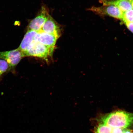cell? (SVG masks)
Returning a JSON list of instances; mask_svg holds the SVG:
<instances>
[{"mask_svg":"<svg viewBox=\"0 0 133 133\" xmlns=\"http://www.w3.org/2000/svg\"><path fill=\"white\" fill-rule=\"evenodd\" d=\"M97 121L112 128L126 129L133 124V114L118 111L106 115Z\"/></svg>","mask_w":133,"mask_h":133,"instance_id":"6da1fadb","label":"cell"},{"mask_svg":"<svg viewBox=\"0 0 133 133\" xmlns=\"http://www.w3.org/2000/svg\"><path fill=\"white\" fill-rule=\"evenodd\" d=\"M54 50L37 42L30 46L27 51L22 52L24 57L32 56L46 59L52 54Z\"/></svg>","mask_w":133,"mask_h":133,"instance_id":"7a4b0ae2","label":"cell"},{"mask_svg":"<svg viewBox=\"0 0 133 133\" xmlns=\"http://www.w3.org/2000/svg\"><path fill=\"white\" fill-rule=\"evenodd\" d=\"M24 57L22 51L18 48L12 50L0 52V59L4 60L8 63L9 69L15 66Z\"/></svg>","mask_w":133,"mask_h":133,"instance_id":"3957f363","label":"cell"},{"mask_svg":"<svg viewBox=\"0 0 133 133\" xmlns=\"http://www.w3.org/2000/svg\"><path fill=\"white\" fill-rule=\"evenodd\" d=\"M91 11L101 15H108L122 20L123 12L119 8L112 5H103L99 7H92Z\"/></svg>","mask_w":133,"mask_h":133,"instance_id":"277c9868","label":"cell"},{"mask_svg":"<svg viewBox=\"0 0 133 133\" xmlns=\"http://www.w3.org/2000/svg\"><path fill=\"white\" fill-rule=\"evenodd\" d=\"M49 15L47 9L43 7L39 14L30 22L28 27L29 30L37 32L40 31Z\"/></svg>","mask_w":133,"mask_h":133,"instance_id":"5b68a950","label":"cell"},{"mask_svg":"<svg viewBox=\"0 0 133 133\" xmlns=\"http://www.w3.org/2000/svg\"><path fill=\"white\" fill-rule=\"evenodd\" d=\"M38 32L28 30L18 49L22 52L27 51L32 45L37 42Z\"/></svg>","mask_w":133,"mask_h":133,"instance_id":"8992f818","label":"cell"},{"mask_svg":"<svg viewBox=\"0 0 133 133\" xmlns=\"http://www.w3.org/2000/svg\"><path fill=\"white\" fill-rule=\"evenodd\" d=\"M41 30L46 33L54 35L58 38L60 35L61 29L59 25L50 15L43 25Z\"/></svg>","mask_w":133,"mask_h":133,"instance_id":"52a82bcc","label":"cell"},{"mask_svg":"<svg viewBox=\"0 0 133 133\" xmlns=\"http://www.w3.org/2000/svg\"><path fill=\"white\" fill-rule=\"evenodd\" d=\"M58 38L54 35L46 33L41 30L38 33L37 41L38 42L51 49H54Z\"/></svg>","mask_w":133,"mask_h":133,"instance_id":"ba28073f","label":"cell"},{"mask_svg":"<svg viewBox=\"0 0 133 133\" xmlns=\"http://www.w3.org/2000/svg\"><path fill=\"white\" fill-rule=\"evenodd\" d=\"M103 5H112L118 8L123 12L132 9V0H117L115 1L100 0Z\"/></svg>","mask_w":133,"mask_h":133,"instance_id":"9c48e42d","label":"cell"},{"mask_svg":"<svg viewBox=\"0 0 133 133\" xmlns=\"http://www.w3.org/2000/svg\"><path fill=\"white\" fill-rule=\"evenodd\" d=\"M98 124L94 128L95 133H111L112 128L101 122H98Z\"/></svg>","mask_w":133,"mask_h":133,"instance_id":"30bf717a","label":"cell"},{"mask_svg":"<svg viewBox=\"0 0 133 133\" xmlns=\"http://www.w3.org/2000/svg\"><path fill=\"white\" fill-rule=\"evenodd\" d=\"M122 20L125 23H133V9L123 12Z\"/></svg>","mask_w":133,"mask_h":133,"instance_id":"8fae6325","label":"cell"},{"mask_svg":"<svg viewBox=\"0 0 133 133\" xmlns=\"http://www.w3.org/2000/svg\"><path fill=\"white\" fill-rule=\"evenodd\" d=\"M9 68V65L6 61L3 59H0V77Z\"/></svg>","mask_w":133,"mask_h":133,"instance_id":"7c38bea8","label":"cell"},{"mask_svg":"<svg viewBox=\"0 0 133 133\" xmlns=\"http://www.w3.org/2000/svg\"><path fill=\"white\" fill-rule=\"evenodd\" d=\"M125 130L124 129L115 128L112 129L111 133H124Z\"/></svg>","mask_w":133,"mask_h":133,"instance_id":"4fadbf2b","label":"cell"},{"mask_svg":"<svg viewBox=\"0 0 133 133\" xmlns=\"http://www.w3.org/2000/svg\"><path fill=\"white\" fill-rule=\"evenodd\" d=\"M125 24L128 29L133 33V23H126Z\"/></svg>","mask_w":133,"mask_h":133,"instance_id":"5bb4252c","label":"cell"},{"mask_svg":"<svg viewBox=\"0 0 133 133\" xmlns=\"http://www.w3.org/2000/svg\"><path fill=\"white\" fill-rule=\"evenodd\" d=\"M124 133H133L132 130L130 129L125 130Z\"/></svg>","mask_w":133,"mask_h":133,"instance_id":"9a60e30c","label":"cell"},{"mask_svg":"<svg viewBox=\"0 0 133 133\" xmlns=\"http://www.w3.org/2000/svg\"><path fill=\"white\" fill-rule=\"evenodd\" d=\"M132 6L133 9V0H132Z\"/></svg>","mask_w":133,"mask_h":133,"instance_id":"2e32d148","label":"cell"}]
</instances>
